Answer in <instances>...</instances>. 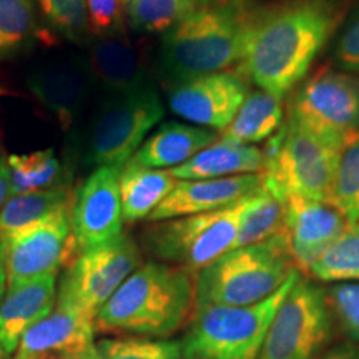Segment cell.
I'll return each mask as SVG.
<instances>
[{"label":"cell","mask_w":359,"mask_h":359,"mask_svg":"<svg viewBox=\"0 0 359 359\" xmlns=\"http://www.w3.org/2000/svg\"><path fill=\"white\" fill-rule=\"evenodd\" d=\"M188 2H190L191 6H195V7H203V6H210V4L222 2V0H188Z\"/></svg>","instance_id":"40"},{"label":"cell","mask_w":359,"mask_h":359,"mask_svg":"<svg viewBox=\"0 0 359 359\" xmlns=\"http://www.w3.org/2000/svg\"><path fill=\"white\" fill-rule=\"evenodd\" d=\"M263 187L262 173L228 178L178 180L168 196L148 217L151 223L226 208Z\"/></svg>","instance_id":"18"},{"label":"cell","mask_w":359,"mask_h":359,"mask_svg":"<svg viewBox=\"0 0 359 359\" xmlns=\"http://www.w3.org/2000/svg\"><path fill=\"white\" fill-rule=\"evenodd\" d=\"M90 19V29L97 37L116 35L122 29L123 17L120 0H85Z\"/></svg>","instance_id":"36"},{"label":"cell","mask_w":359,"mask_h":359,"mask_svg":"<svg viewBox=\"0 0 359 359\" xmlns=\"http://www.w3.org/2000/svg\"><path fill=\"white\" fill-rule=\"evenodd\" d=\"M283 98L271 95L264 90H253L219 138L241 145H257L275 137L283 127Z\"/></svg>","instance_id":"24"},{"label":"cell","mask_w":359,"mask_h":359,"mask_svg":"<svg viewBox=\"0 0 359 359\" xmlns=\"http://www.w3.org/2000/svg\"><path fill=\"white\" fill-rule=\"evenodd\" d=\"M336 35V65L349 74H359V4L348 13Z\"/></svg>","instance_id":"35"},{"label":"cell","mask_w":359,"mask_h":359,"mask_svg":"<svg viewBox=\"0 0 359 359\" xmlns=\"http://www.w3.org/2000/svg\"><path fill=\"white\" fill-rule=\"evenodd\" d=\"M8 198H11V172H8L7 156L0 150V210Z\"/></svg>","instance_id":"38"},{"label":"cell","mask_w":359,"mask_h":359,"mask_svg":"<svg viewBox=\"0 0 359 359\" xmlns=\"http://www.w3.org/2000/svg\"><path fill=\"white\" fill-rule=\"evenodd\" d=\"M339 150L286 120L264 150L263 188L283 205L291 198L330 205Z\"/></svg>","instance_id":"6"},{"label":"cell","mask_w":359,"mask_h":359,"mask_svg":"<svg viewBox=\"0 0 359 359\" xmlns=\"http://www.w3.org/2000/svg\"><path fill=\"white\" fill-rule=\"evenodd\" d=\"M11 172V196L47 190L64 183L62 165L53 150H39L27 155L7 156Z\"/></svg>","instance_id":"29"},{"label":"cell","mask_w":359,"mask_h":359,"mask_svg":"<svg viewBox=\"0 0 359 359\" xmlns=\"http://www.w3.org/2000/svg\"><path fill=\"white\" fill-rule=\"evenodd\" d=\"M195 8L188 0H128L125 15L135 32L167 34Z\"/></svg>","instance_id":"31"},{"label":"cell","mask_w":359,"mask_h":359,"mask_svg":"<svg viewBox=\"0 0 359 359\" xmlns=\"http://www.w3.org/2000/svg\"><path fill=\"white\" fill-rule=\"evenodd\" d=\"M120 168H97L80 187L72 205V236L75 250H95L122 235Z\"/></svg>","instance_id":"14"},{"label":"cell","mask_w":359,"mask_h":359,"mask_svg":"<svg viewBox=\"0 0 359 359\" xmlns=\"http://www.w3.org/2000/svg\"><path fill=\"white\" fill-rule=\"evenodd\" d=\"M195 271L177 264H140L95 316L103 333L168 338L195 308Z\"/></svg>","instance_id":"3"},{"label":"cell","mask_w":359,"mask_h":359,"mask_svg":"<svg viewBox=\"0 0 359 359\" xmlns=\"http://www.w3.org/2000/svg\"><path fill=\"white\" fill-rule=\"evenodd\" d=\"M314 280L325 283H359V222L349 223L309 268Z\"/></svg>","instance_id":"28"},{"label":"cell","mask_w":359,"mask_h":359,"mask_svg":"<svg viewBox=\"0 0 359 359\" xmlns=\"http://www.w3.org/2000/svg\"><path fill=\"white\" fill-rule=\"evenodd\" d=\"M48 25L72 42H87L92 35L85 0H37Z\"/></svg>","instance_id":"33"},{"label":"cell","mask_w":359,"mask_h":359,"mask_svg":"<svg viewBox=\"0 0 359 359\" xmlns=\"http://www.w3.org/2000/svg\"><path fill=\"white\" fill-rule=\"evenodd\" d=\"M7 293V266H6V253H4L2 245H0V303Z\"/></svg>","instance_id":"39"},{"label":"cell","mask_w":359,"mask_h":359,"mask_svg":"<svg viewBox=\"0 0 359 359\" xmlns=\"http://www.w3.org/2000/svg\"><path fill=\"white\" fill-rule=\"evenodd\" d=\"M348 224V219L327 203L303 198L286 201L281 233L294 266L309 271Z\"/></svg>","instance_id":"16"},{"label":"cell","mask_w":359,"mask_h":359,"mask_svg":"<svg viewBox=\"0 0 359 359\" xmlns=\"http://www.w3.org/2000/svg\"><path fill=\"white\" fill-rule=\"evenodd\" d=\"M140 264L142 255L137 243L122 233L110 243L79 255L62 278L57 303L95 320L103 304Z\"/></svg>","instance_id":"11"},{"label":"cell","mask_w":359,"mask_h":359,"mask_svg":"<svg viewBox=\"0 0 359 359\" xmlns=\"http://www.w3.org/2000/svg\"><path fill=\"white\" fill-rule=\"evenodd\" d=\"M87 69L109 97L135 92L150 83L135 47L118 34L90 42Z\"/></svg>","instance_id":"20"},{"label":"cell","mask_w":359,"mask_h":359,"mask_svg":"<svg viewBox=\"0 0 359 359\" xmlns=\"http://www.w3.org/2000/svg\"><path fill=\"white\" fill-rule=\"evenodd\" d=\"M92 83L87 64L69 58L47 62L27 79L30 93L55 116L64 132L72 130L82 116Z\"/></svg>","instance_id":"17"},{"label":"cell","mask_w":359,"mask_h":359,"mask_svg":"<svg viewBox=\"0 0 359 359\" xmlns=\"http://www.w3.org/2000/svg\"><path fill=\"white\" fill-rule=\"evenodd\" d=\"M6 253L7 288L40 276L58 275L72 250V203L2 245Z\"/></svg>","instance_id":"12"},{"label":"cell","mask_w":359,"mask_h":359,"mask_svg":"<svg viewBox=\"0 0 359 359\" xmlns=\"http://www.w3.org/2000/svg\"><path fill=\"white\" fill-rule=\"evenodd\" d=\"M255 7L250 0H222L188 13L161 37V77L172 85L240 65Z\"/></svg>","instance_id":"2"},{"label":"cell","mask_w":359,"mask_h":359,"mask_svg":"<svg viewBox=\"0 0 359 359\" xmlns=\"http://www.w3.org/2000/svg\"><path fill=\"white\" fill-rule=\"evenodd\" d=\"M72 203L69 183L47 188V190L12 195L0 210V245L34 226L52 213Z\"/></svg>","instance_id":"25"},{"label":"cell","mask_w":359,"mask_h":359,"mask_svg":"<svg viewBox=\"0 0 359 359\" xmlns=\"http://www.w3.org/2000/svg\"><path fill=\"white\" fill-rule=\"evenodd\" d=\"M248 83L236 72L201 75L168 88V107L175 115L196 127L223 132L248 97Z\"/></svg>","instance_id":"13"},{"label":"cell","mask_w":359,"mask_h":359,"mask_svg":"<svg viewBox=\"0 0 359 359\" xmlns=\"http://www.w3.org/2000/svg\"><path fill=\"white\" fill-rule=\"evenodd\" d=\"M123 2H125V4H127V2H128V0H123Z\"/></svg>","instance_id":"43"},{"label":"cell","mask_w":359,"mask_h":359,"mask_svg":"<svg viewBox=\"0 0 359 359\" xmlns=\"http://www.w3.org/2000/svg\"><path fill=\"white\" fill-rule=\"evenodd\" d=\"M299 271L283 233L233 248L195 275V306H251L273 296Z\"/></svg>","instance_id":"4"},{"label":"cell","mask_w":359,"mask_h":359,"mask_svg":"<svg viewBox=\"0 0 359 359\" xmlns=\"http://www.w3.org/2000/svg\"><path fill=\"white\" fill-rule=\"evenodd\" d=\"M351 0H280L255 7L241 72L259 90L285 98L338 34Z\"/></svg>","instance_id":"1"},{"label":"cell","mask_w":359,"mask_h":359,"mask_svg":"<svg viewBox=\"0 0 359 359\" xmlns=\"http://www.w3.org/2000/svg\"><path fill=\"white\" fill-rule=\"evenodd\" d=\"M219 138L218 132L196 127L191 123L170 122L148 137L128 163L143 168H177L196 154L213 145Z\"/></svg>","instance_id":"21"},{"label":"cell","mask_w":359,"mask_h":359,"mask_svg":"<svg viewBox=\"0 0 359 359\" xmlns=\"http://www.w3.org/2000/svg\"><path fill=\"white\" fill-rule=\"evenodd\" d=\"M95 320L79 309L57 303L45 320L22 336L15 359H102Z\"/></svg>","instance_id":"15"},{"label":"cell","mask_w":359,"mask_h":359,"mask_svg":"<svg viewBox=\"0 0 359 359\" xmlns=\"http://www.w3.org/2000/svg\"><path fill=\"white\" fill-rule=\"evenodd\" d=\"M57 275L40 276L8 286L0 303V346L12 356L27 331L53 311L57 304Z\"/></svg>","instance_id":"19"},{"label":"cell","mask_w":359,"mask_h":359,"mask_svg":"<svg viewBox=\"0 0 359 359\" xmlns=\"http://www.w3.org/2000/svg\"><path fill=\"white\" fill-rule=\"evenodd\" d=\"M8 356L6 353H4V349H2V346H0V359H7Z\"/></svg>","instance_id":"42"},{"label":"cell","mask_w":359,"mask_h":359,"mask_svg":"<svg viewBox=\"0 0 359 359\" xmlns=\"http://www.w3.org/2000/svg\"><path fill=\"white\" fill-rule=\"evenodd\" d=\"M263 168L264 150L218 138L187 163L172 168V173L177 180H206L255 175L262 173Z\"/></svg>","instance_id":"22"},{"label":"cell","mask_w":359,"mask_h":359,"mask_svg":"<svg viewBox=\"0 0 359 359\" xmlns=\"http://www.w3.org/2000/svg\"><path fill=\"white\" fill-rule=\"evenodd\" d=\"M331 331L333 316L325 288L302 276L269 323L258 359H318L326 351Z\"/></svg>","instance_id":"9"},{"label":"cell","mask_w":359,"mask_h":359,"mask_svg":"<svg viewBox=\"0 0 359 359\" xmlns=\"http://www.w3.org/2000/svg\"><path fill=\"white\" fill-rule=\"evenodd\" d=\"M178 180L172 170L143 168L127 163L120 172V200L123 222L148 219L156 206L168 196Z\"/></svg>","instance_id":"23"},{"label":"cell","mask_w":359,"mask_h":359,"mask_svg":"<svg viewBox=\"0 0 359 359\" xmlns=\"http://www.w3.org/2000/svg\"><path fill=\"white\" fill-rule=\"evenodd\" d=\"M288 120L341 147L359 132V77L325 69L294 88Z\"/></svg>","instance_id":"10"},{"label":"cell","mask_w":359,"mask_h":359,"mask_svg":"<svg viewBox=\"0 0 359 359\" xmlns=\"http://www.w3.org/2000/svg\"><path fill=\"white\" fill-rule=\"evenodd\" d=\"M296 271L275 294L251 306H195L182 343L185 359H258L264 336L290 290Z\"/></svg>","instance_id":"5"},{"label":"cell","mask_w":359,"mask_h":359,"mask_svg":"<svg viewBox=\"0 0 359 359\" xmlns=\"http://www.w3.org/2000/svg\"><path fill=\"white\" fill-rule=\"evenodd\" d=\"M163 111V103L151 83L123 95H110L90 123L83 161L95 168L122 170L147 140L148 132L160 122Z\"/></svg>","instance_id":"8"},{"label":"cell","mask_w":359,"mask_h":359,"mask_svg":"<svg viewBox=\"0 0 359 359\" xmlns=\"http://www.w3.org/2000/svg\"><path fill=\"white\" fill-rule=\"evenodd\" d=\"M325 291L333 321L349 343L359 344V283H334Z\"/></svg>","instance_id":"34"},{"label":"cell","mask_w":359,"mask_h":359,"mask_svg":"<svg viewBox=\"0 0 359 359\" xmlns=\"http://www.w3.org/2000/svg\"><path fill=\"white\" fill-rule=\"evenodd\" d=\"M13 359H15V358H13Z\"/></svg>","instance_id":"44"},{"label":"cell","mask_w":359,"mask_h":359,"mask_svg":"<svg viewBox=\"0 0 359 359\" xmlns=\"http://www.w3.org/2000/svg\"><path fill=\"white\" fill-rule=\"evenodd\" d=\"M248 196L215 212L155 222L143 233L145 248L161 263L200 271L233 250Z\"/></svg>","instance_id":"7"},{"label":"cell","mask_w":359,"mask_h":359,"mask_svg":"<svg viewBox=\"0 0 359 359\" xmlns=\"http://www.w3.org/2000/svg\"><path fill=\"white\" fill-rule=\"evenodd\" d=\"M318 359H359V346L354 343H343L327 348Z\"/></svg>","instance_id":"37"},{"label":"cell","mask_w":359,"mask_h":359,"mask_svg":"<svg viewBox=\"0 0 359 359\" xmlns=\"http://www.w3.org/2000/svg\"><path fill=\"white\" fill-rule=\"evenodd\" d=\"M43 37L34 0H0V60L20 55Z\"/></svg>","instance_id":"26"},{"label":"cell","mask_w":359,"mask_h":359,"mask_svg":"<svg viewBox=\"0 0 359 359\" xmlns=\"http://www.w3.org/2000/svg\"><path fill=\"white\" fill-rule=\"evenodd\" d=\"M330 205L348 219L359 222V132L341 145Z\"/></svg>","instance_id":"30"},{"label":"cell","mask_w":359,"mask_h":359,"mask_svg":"<svg viewBox=\"0 0 359 359\" xmlns=\"http://www.w3.org/2000/svg\"><path fill=\"white\" fill-rule=\"evenodd\" d=\"M97 348L102 359H185L182 343L167 338H107Z\"/></svg>","instance_id":"32"},{"label":"cell","mask_w":359,"mask_h":359,"mask_svg":"<svg viewBox=\"0 0 359 359\" xmlns=\"http://www.w3.org/2000/svg\"><path fill=\"white\" fill-rule=\"evenodd\" d=\"M283 215H285V205L263 187L251 193L246 200L233 248L257 245L276 236L283 230Z\"/></svg>","instance_id":"27"},{"label":"cell","mask_w":359,"mask_h":359,"mask_svg":"<svg viewBox=\"0 0 359 359\" xmlns=\"http://www.w3.org/2000/svg\"><path fill=\"white\" fill-rule=\"evenodd\" d=\"M12 95H17V93L12 92V90L6 87L4 83H0V97H12Z\"/></svg>","instance_id":"41"}]
</instances>
